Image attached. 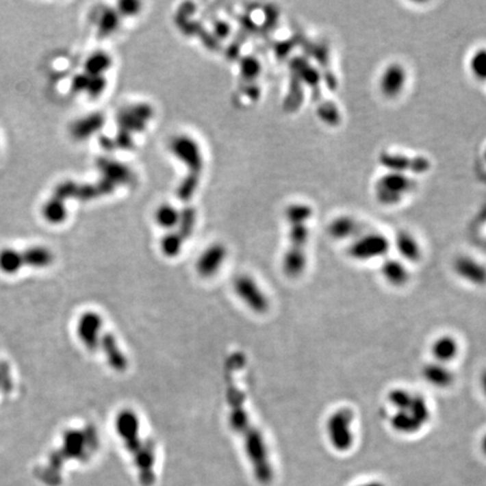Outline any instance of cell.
I'll list each match as a JSON object with an SVG mask.
<instances>
[{"label": "cell", "instance_id": "cell-18", "mask_svg": "<svg viewBox=\"0 0 486 486\" xmlns=\"http://www.w3.org/2000/svg\"><path fill=\"white\" fill-rule=\"evenodd\" d=\"M227 256V246L223 243H213L196 260V272L202 278L213 277L221 269Z\"/></svg>", "mask_w": 486, "mask_h": 486}, {"label": "cell", "instance_id": "cell-9", "mask_svg": "<svg viewBox=\"0 0 486 486\" xmlns=\"http://www.w3.org/2000/svg\"><path fill=\"white\" fill-rule=\"evenodd\" d=\"M113 183L101 178L95 183H78L73 180H66L59 183L53 190L54 197L66 202V199H75L81 202H89L101 196L110 195L115 190Z\"/></svg>", "mask_w": 486, "mask_h": 486}, {"label": "cell", "instance_id": "cell-40", "mask_svg": "<svg viewBox=\"0 0 486 486\" xmlns=\"http://www.w3.org/2000/svg\"><path fill=\"white\" fill-rule=\"evenodd\" d=\"M127 108L134 116L138 117L139 120H142L144 123L151 120L152 116H153V108L148 104L140 103V104L131 105Z\"/></svg>", "mask_w": 486, "mask_h": 486}, {"label": "cell", "instance_id": "cell-24", "mask_svg": "<svg viewBox=\"0 0 486 486\" xmlns=\"http://www.w3.org/2000/svg\"><path fill=\"white\" fill-rule=\"evenodd\" d=\"M22 257L24 267L33 269L49 268L55 259L53 251L44 246H29L22 250Z\"/></svg>", "mask_w": 486, "mask_h": 486}, {"label": "cell", "instance_id": "cell-53", "mask_svg": "<svg viewBox=\"0 0 486 486\" xmlns=\"http://www.w3.org/2000/svg\"><path fill=\"white\" fill-rule=\"evenodd\" d=\"M357 486H385L384 484L381 483V482H377V481H372V482H367V483L360 484V485Z\"/></svg>", "mask_w": 486, "mask_h": 486}, {"label": "cell", "instance_id": "cell-44", "mask_svg": "<svg viewBox=\"0 0 486 486\" xmlns=\"http://www.w3.org/2000/svg\"><path fill=\"white\" fill-rule=\"evenodd\" d=\"M213 26H214V32L215 35H216L215 38H227L230 34V25L225 21H216Z\"/></svg>", "mask_w": 486, "mask_h": 486}, {"label": "cell", "instance_id": "cell-1", "mask_svg": "<svg viewBox=\"0 0 486 486\" xmlns=\"http://www.w3.org/2000/svg\"><path fill=\"white\" fill-rule=\"evenodd\" d=\"M244 365V356L241 353H234L225 363V393L229 405V424L231 429L242 440L246 458L253 468V475L260 484L272 483L274 480V468L269 455L268 446L265 437L253 424L246 407V395L238 386L237 372Z\"/></svg>", "mask_w": 486, "mask_h": 486}, {"label": "cell", "instance_id": "cell-19", "mask_svg": "<svg viewBox=\"0 0 486 486\" xmlns=\"http://www.w3.org/2000/svg\"><path fill=\"white\" fill-rule=\"evenodd\" d=\"M379 274L383 281L393 288H403L411 281L409 265L398 257L387 256L381 261Z\"/></svg>", "mask_w": 486, "mask_h": 486}, {"label": "cell", "instance_id": "cell-17", "mask_svg": "<svg viewBox=\"0 0 486 486\" xmlns=\"http://www.w3.org/2000/svg\"><path fill=\"white\" fill-rule=\"evenodd\" d=\"M420 373L423 381L433 389L445 391L452 389L456 383V374L450 365L438 363L435 360L430 359L423 363Z\"/></svg>", "mask_w": 486, "mask_h": 486}, {"label": "cell", "instance_id": "cell-27", "mask_svg": "<svg viewBox=\"0 0 486 486\" xmlns=\"http://www.w3.org/2000/svg\"><path fill=\"white\" fill-rule=\"evenodd\" d=\"M304 90L303 82L300 81V78L291 73V81H290V87H288L287 95L285 97L284 110L288 113H294L300 108V105L303 103Z\"/></svg>", "mask_w": 486, "mask_h": 486}, {"label": "cell", "instance_id": "cell-25", "mask_svg": "<svg viewBox=\"0 0 486 486\" xmlns=\"http://www.w3.org/2000/svg\"><path fill=\"white\" fill-rule=\"evenodd\" d=\"M24 268L22 250L14 248H3L0 250V272L5 275H16Z\"/></svg>", "mask_w": 486, "mask_h": 486}, {"label": "cell", "instance_id": "cell-10", "mask_svg": "<svg viewBox=\"0 0 486 486\" xmlns=\"http://www.w3.org/2000/svg\"><path fill=\"white\" fill-rule=\"evenodd\" d=\"M234 293L248 309L257 314H265L270 309V302L255 278L246 274L235 276L232 281Z\"/></svg>", "mask_w": 486, "mask_h": 486}, {"label": "cell", "instance_id": "cell-32", "mask_svg": "<svg viewBox=\"0 0 486 486\" xmlns=\"http://www.w3.org/2000/svg\"><path fill=\"white\" fill-rule=\"evenodd\" d=\"M195 209L190 207V206H187V207L180 211L179 222H178L176 229L172 231H175V232L186 242V241L192 237V234H193L194 230H195Z\"/></svg>", "mask_w": 486, "mask_h": 486}, {"label": "cell", "instance_id": "cell-45", "mask_svg": "<svg viewBox=\"0 0 486 486\" xmlns=\"http://www.w3.org/2000/svg\"><path fill=\"white\" fill-rule=\"evenodd\" d=\"M265 17V29H274V26H275L276 22H277L278 18L277 10H276V8H272V6L269 7V8H267V10H266Z\"/></svg>", "mask_w": 486, "mask_h": 486}, {"label": "cell", "instance_id": "cell-6", "mask_svg": "<svg viewBox=\"0 0 486 486\" xmlns=\"http://www.w3.org/2000/svg\"><path fill=\"white\" fill-rule=\"evenodd\" d=\"M356 413L347 405L335 407L325 420V435L335 452H350L356 442Z\"/></svg>", "mask_w": 486, "mask_h": 486}, {"label": "cell", "instance_id": "cell-21", "mask_svg": "<svg viewBox=\"0 0 486 486\" xmlns=\"http://www.w3.org/2000/svg\"><path fill=\"white\" fill-rule=\"evenodd\" d=\"M104 355L108 366L116 373H124L129 368V359L118 344L116 337L111 331L105 330L99 342V349Z\"/></svg>", "mask_w": 486, "mask_h": 486}, {"label": "cell", "instance_id": "cell-35", "mask_svg": "<svg viewBox=\"0 0 486 486\" xmlns=\"http://www.w3.org/2000/svg\"><path fill=\"white\" fill-rule=\"evenodd\" d=\"M183 243L185 241L175 231L168 232L160 241V249H162V255L168 258L177 257L183 250Z\"/></svg>", "mask_w": 486, "mask_h": 486}, {"label": "cell", "instance_id": "cell-33", "mask_svg": "<svg viewBox=\"0 0 486 486\" xmlns=\"http://www.w3.org/2000/svg\"><path fill=\"white\" fill-rule=\"evenodd\" d=\"M240 76L244 84H253L261 73V64L257 57L246 55L240 60Z\"/></svg>", "mask_w": 486, "mask_h": 486}, {"label": "cell", "instance_id": "cell-11", "mask_svg": "<svg viewBox=\"0 0 486 486\" xmlns=\"http://www.w3.org/2000/svg\"><path fill=\"white\" fill-rule=\"evenodd\" d=\"M409 81L407 66L393 61L383 68L379 77V92L386 101H396L403 95Z\"/></svg>", "mask_w": 486, "mask_h": 486}, {"label": "cell", "instance_id": "cell-8", "mask_svg": "<svg viewBox=\"0 0 486 486\" xmlns=\"http://www.w3.org/2000/svg\"><path fill=\"white\" fill-rule=\"evenodd\" d=\"M377 160L386 171L409 175L415 178L428 174L433 168V162L426 155H410L402 151L383 150L379 152Z\"/></svg>", "mask_w": 486, "mask_h": 486}, {"label": "cell", "instance_id": "cell-37", "mask_svg": "<svg viewBox=\"0 0 486 486\" xmlns=\"http://www.w3.org/2000/svg\"><path fill=\"white\" fill-rule=\"evenodd\" d=\"M201 176L187 174L177 187V197L181 202H190L199 186Z\"/></svg>", "mask_w": 486, "mask_h": 486}, {"label": "cell", "instance_id": "cell-5", "mask_svg": "<svg viewBox=\"0 0 486 486\" xmlns=\"http://www.w3.org/2000/svg\"><path fill=\"white\" fill-rule=\"evenodd\" d=\"M419 183L409 175L385 171L373 183L375 202L383 207H396L418 190Z\"/></svg>", "mask_w": 486, "mask_h": 486}, {"label": "cell", "instance_id": "cell-43", "mask_svg": "<svg viewBox=\"0 0 486 486\" xmlns=\"http://www.w3.org/2000/svg\"><path fill=\"white\" fill-rule=\"evenodd\" d=\"M89 76L87 73H82L77 75L71 82V89L75 92H86L88 86Z\"/></svg>", "mask_w": 486, "mask_h": 486}, {"label": "cell", "instance_id": "cell-28", "mask_svg": "<svg viewBox=\"0 0 486 486\" xmlns=\"http://www.w3.org/2000/svg\"><path fill=\"white\" fill-rule=\"evenodd\" d=\"M468 71L476 81L486 84V48L475 49L468 59Z\"/></svg>", "mask_w": 486, "mask_h": 486}, {"label": "cell", "instance_id": "cell-31", "mask_svg": "<svg viewBox=\"0 0 486 486\" xmlns=\"http://www.w3.org/2000/svg\"><path fill=\"white\" fill-rule=\"evenodd\" d=\"M180 211L170 204H162L155 211V222L159 227L166 230L172 231L179 222Z\"/></svg>", "mask_w": 486, "mask_h": 486}, {"label": "cell", "instance_id": "cell-30", "mask_svg": "<svg viewBox=\"0 0 486 486\" xmlns=\"http://www.w3.org/2000/svg\"><path fill=\"white\" fill-rule=\"evenodd\" d=\"M120 23L118 12L113 8H106L98 19V36L101 38H108L118 29Z\"/></svg>", "mask_w": 486, "mask_h": 486}, {"label": "cell", "instance_id": "cell-38", "mask_svg": "<svg viewBox=\"0 0 486 486\" xmlns=\"http://www.w3.org/2000/svg\"><path fill=\"white\" fill-rule=\"evenodd\" d=\"M117 123L120 125V129L127 131L131 134L133 132H142L146 125V123L134 116L127 108H124L118 113Z\"/></svg>", "mask_w": 486, "mask_h": 486}, {"label": "cell", "instance_id": "cell-29", "mask_svg": "<svg viewBox=\"0 0 486 486\" xmlns=\"http://www.w3.org/2000/svg\"><path fill=\"white\" fill-rule=\"evenodd\" d=\"M112 66V57L103 51H98L85 62V73L88 76H104V73Z\"/></svg>", "mask_w": 486, "mask_h": 486}, {"label": "cell", "instance_id": "cell-34", "mask_svg": "<svg viewBox=\"0 0 486 486\" xmlns=\"http://www.w3.org/2000/svg\"><path fill=\"white\" fill-rule=\"evenodd\" d=\"M312 216V206L304 203H293L285 209V218L287 223H293V222L309 223Z\"/></svg>", "mask_w": 486, "mask_h": 486}, {"label": "cell", "instance_id": "cell-2", "mask_svg": "<svg viewBox=\"0 0 486 486\" xmlns=\"http://www.w3.org/2000/svg\"><path fill=\"white\" fill-rule=\"evenodd\" d=\"M389 414L386 421L393 433L411 437L420 433L433 419V409L428 398L419 392L398 386L386 394Z\"/></svg>", "mask_w": 486, "mask_h": 486}, {"label": "cell", "instance_id": "cell-14", "mask_svg": "<svg viewBox=\"0 0 486 486\" xmlns=\"http://www.w3.org/2000/svg\"><path fill=\"white\" fill-rule=\"evenodd\" d=\"M452 272L456 277L473 287L486 286V265L470 255H459L452 261Z\"/></svg>", "mask_w": 486, "mask_h": 486}, {"label": "cell", "instance_id": "cell-41", "mask_svg": "<svg viewBox=\"0 0 486 486\" xmlns=\"http://www.w3.org/2000/svg\"><path fill=\"white\" fill-rule=\"evenodd\" d=\"M116 10L120 16H134L140 13L141 3L136 0H123L118 3Z\"/></svg>", "mask_w": 486, "mask_h": 486}, {"label": "cell", "instance_id": "cell-15", "mask_svg": "<svg viewBox=\"0 0 486 486\" xmlns=\"http://www.w3.org/2000/svg\"><path fill=\"white\" fill-rule=\"evenodd\" d=\"M391 242L392 246H394L398 253V258L407 265L419 264L422 260L423 246L413 232L407 229H401L395 233Z\"/></svg>", "mask_w": 486, "mask_h": 486}, {"label": "cell", "instance_id": "cell-39", "mask_svg": "<svg viewBox=\"0 0 486 486\" xmlns=\"http://www.w3.org/2000/svg\"><path fill=\"white\" fill-rule=\"evenodd\" d=\"M106 86H107V81L104 76H89L88 86H87L86 92L92 98H97L104 92Z\"/></svg>", "mask_w": 486, "mask_h": 486}, {"label": "cell", "instance_id": "cell-49", "mask_svg": "<svg viewBox=\"0 0 486 486\" xmlns=\"http://www.w3.org/2000/svg\"><path fill=\"white\" fill-rule=\"evenodd\" d=\"M241 24H242L243 29L248 31V32H255L257 29L256 23L253 22V18H250L249 16H244L240 19Z\"/></svg>", "mask_w": 486, "mask_h": 486}, {"label": "cell", "instance_id": "cell-26", "mask_svg": "<svg viewBox=\"0 0 486 486\" xmlns=\"http://www.w3.org/2000/svg\"><path fill=\"white\" fill-rule=\"evenodd\" d=\"M42 215L50 225H57L64 223L68 216L66 202L52 196L42 207Z\"/></svg>", "mask_w": 486, "mask_h": 486}, {"label": "cell", "instance_id": "cell-12", "mask_svg": "<svg viewBox=\"0 0 486 486\" xmlns=\"http://www.w3.org/2000/svg\"><path fill=\"white\" fill-rule=\"evenodd\" d=\"M170 150L172 155L186 166L187 174L201 176L204 166L202 150L193 138L185 134L174 136L170 141Z\"/></svg>", "mask_w": 486, "mask_h": 486}, {"label": "cell", "instance_id": "cell-47", "mask_svg": "<svg viewBox=\"0 0 486 486\" xmlns=\"http://www.w3.org/2000/svg\"><path fill=\"white\" fill-rule=\"evenodd\" d=\"M243 92H244V94H246L251 101H258V99H259V87L256 85V82H253V84H246L244 88H243Z\"/></svg>", "mask_w": 486, "mask_h": 486}, {"label": "cell", "instance_id": "cell-50", "mask_svg": "<svg viewBox=\"0 0 486 486\" xmlns=\"http://www.w3.org/2000/svg\"><path fill=\"white\" fill-rule=\"evenodd\" d=\"M99 141H101V146L106 149V150H113V148H115L114 140L108 139V138H105V136H101Z\"/></svg>", "mask_w": 486, "mask_h": 486}, {"label": "cell", "instance_id": "cell-42", "mask_svg": "<svg viewBox=\"0 0 486 486\" xmlns=\"http://www.w3.org/2000/svg\"><path fill=\"white\" fill-rule=\"evenodd\" d=\"M115 146L124 149V150H131L134 146V141H133L132 134L127 131L120 129L116 133V138L114 140Z\"/></svg>", "mask_w": 486, "mask_h": 486}, {"label": "cell", "instance_id": "cell-54", "mask_svg": "<svg viewBox=\"0 0 486 486\" xmlns=\"http://www.w3.org/2000/svg\"><path fill=\"white\" fill-rule=\"evenodd\" d=\"M483 158H484V160H485V162H486V148H485V150H484V152H483Z\"/></svg>", "mask_w": 486, "mask_h": 486}, {"label": "cell", "instance_id": "cell-13", "mask_svg": "<svg viewBox=\"0 0 486 486\" xmlns=\"http://www.w3.org/2000/svg\"><path fill=\"white\" fill-rule=\"evenodd\" d=\"M104 331V320L99 313L86 311L80 314L79 319L77 321V337L87 350L90 353L98 351Z\"/></svg>", "mask_w": 486, "mask_h": 486}, {"label": "cell", "instance_id": "cell-36", "mask_svg": "<svg viewBox=\"0 0 486 486\" xmlns=\"http://www.w3.org/2000/svg\"><path fill=\"white\" fill-rule=\"evenodd\" d=\"M316 115L323 123L329 127H335L341 122L340 111L338 106L331 101H323L316 110Z\"/></svg>", "mask_w": 486, "mask_h": 486}, {"label": "cell", "instance_id": "cell-51", "mask_svg": "<svg viewBox=\"0 0 486 486\" xmlns=\"http://www.w3.org/2000/svg\"><path fill=\"white\" fill-rule=\"evenodd\" d=\"M480 387L484 398H486V368H484L480 374Z\"/></svg>", "mask_w": 486, "mask_h": 486}, {"label": "cell", "instance_id": "cell-46", "mask_svg": "<svg viewBox=\"0 0 486 486\" xmlns=\"http://www.w3.org/2000/svg\"><path fill=\"white\" fill-rule=\"evenodd\" d=\"M294 48V43L292 41H283L277 43L275 47L276 55L278 57H286L290 52H291L292 49Z\"/></svg>", "mask_w": 486, "mask_h": 486}, {"label": "cell", "instance_id": "cell-22", "mask_svg": "<svg viewBox=\"0 0 486 486\" xmlns=\"http://www.w3.org/2000/svg\"><path fill=\"white\" fill-rule=\"evenodd\" d=\"M96 164L98 170L101 171V178L108 180L114 186L129 185L134 181V176L130 168L122 162L108 158H99Z\"/></svg>", "mask_w": 486, "mask_h": 486}, {"label": "cell", "instance_id": "cell-48", "mask_svg": "<svg viewBox=\"0 0 486 486\" xmlns=\"http://www.w3.org/2000/svg\"><path fill=\"white\" fill-rule=\"evenodd\" d=\"M486 225V202L483 206L481 207L480 211L477 213L476 218L474 220V227L476 230H480L481 227H483Z\"/></svg>", "mask_w": 486, "mask_h": 486}, {"label": "cell", "instance_id": "cell-52", "mask_svg": "<svg viewBox=\"0 0 486 486\" xmlns=\"http://www.w3.org/2000/svg\"><path fill=\"white\" fill-rule=\"evenodd\" d=\"M480 448L481 452H483L484 456H486V433L481 438Z\"/></svg>", "mask_w": 486, "mask_h": 486}, {"label": "cell", "instance_id": "cell-4", "mask_svg": "<svg viewBox=\"0 0 486 486\" xmlns=\"http://www.w3.org/2000/svg\"><path fill=\"white\" fill-rule=\"evenodd\" d=\"M288 225V243L285 250L281 269L284 275L291 279H297L307 270V246H309L311 230L309 223L293 222Z\"/></svg>", "mask_w": 486, "mask_h": 486}, {"label": "cell", "instance_id": "cell-3", "mask_svg": "<svg viewBox=\"0 0 486 486\" xmlns=\"http://www.w3.org/2000/svg\"><path fill=\"white\" fill-rule=\"evenodd\" d=\"M115 429L132 456L141 483L151 485L155 480V446L151 439L141 437V422L138 414L131 409L120 410L115 418Z\"/></svg>", "mask_w": 486, "mask_h": 486}, {"label": "cell", "instance_id": "cell-7", "mask_svg": "<svg viewBox=\"0 0 486 486\" xmlns=\"http://www.w3.org/2000/svg\"><path fill=\"white\" fill-rule=\"evenodd\" d=\"M391 239L379 231L367 230L348 243L347 255L353 261H376L389 256Z\"/></svg>", "mask_w": 486, "mask_h": 486}, {"label": "cell", "instance_id": "cell-20", "mask_svg": "<svg viewBox=\"0 0 486 486\" xmlns=\"http://www.w3.org/2000/svg\"><path fill=\"white\" fill-rule=\"evenodd\" d=\"M429 353L431 360L450 365L461 354V342L452 333H442L431 341Z\"/></svg>", "mask_w": 486, "mask_h": 486}, {"label": "cell", "instance_id": "cell-16", "mask_svg": "<svg viewBox=\"0 0 486 486\" xmlns=\"http://www.w3.org/2000/svg\"><path fill=\"white\" fill-rule=\"evenodd\" d=\"M367 231L366 227L354 215H337L329 222L327 233L335 241H350Z\"/></svg>", "mask_w": 486, "mask_h": 486}, {"label": "cell", "instance_id": "cell-23", "mask_svg": "<svg viewBox=\"0 0 486 486\" xmlns=\"http://www.w3.org/2000/svg\"><path fill=\"white\" fill-rule=\"evenodd\" d=\"M104 115L101 113L89 114L75 120L70 127V134L73 139L84 141L94 136L104 127Z\"/></svg>", "mask_w": 486, "mask_h": 486}]
</instances>
